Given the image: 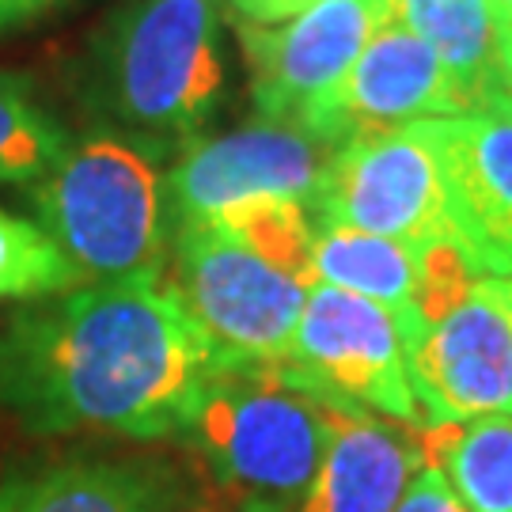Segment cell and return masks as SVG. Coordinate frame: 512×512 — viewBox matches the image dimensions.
Masks as SVG:
<instances>
[{
  "mask_svg": "<svg viewBox=\"0 0 512 512\" xmlns=\"http://www.w3.org/2000/svg\"><path fill=\"white\" fill-rule=\"evenodd\" d=\"M293 387L334 410H365L421 429L425 414L410 387L406 353L391 311L334 285L311 289L293 353L274 361Z\"/></svg>",
  "mask_w": 512,
  "mask_h": 512,
  "instance_id": "8992f818",
  "label": "cell"
},
{
  "mask_svg": "<svg viewBox=\"0 0 512 512\" xmlns=\"http://www.w3.org/2000/svg\"><path fill=\"white\" fill-rule=\"evenodd\" d=\"M395 512H471V509L459 501L452 482L440 475V471L421 467L418 475H414V482L406 486V494Z\"/></svg>",
  "mask_w": 512,
  "mask_h": 512,
  "instance_id": "7402d4cb",
  "label": "cell"
},
{
  "mask_svg": "<svg viewBox=\"0 0 512 512\" xmlns=\"http://www.w3.org/2000/svg\"><path fill=\"white\" fill-rule=\"evenodd\" d=\"M84 274L35 220L0 205V300H42L80 289Z\"/></svg>",
  "mask_w": 512,
  "mask_h": 512,
  "instance_id": "ffe728a7",
  "label": "cell"
},
{
  "mask_svg": "<svg viewBox=\"0 0 512 512\" xmlns=\"http://www.w3.org/2000/svg\"><path fill=\"white\" fill-rule=\"evenodd\" d=\"M164 152L156 141L114 129L92 133L23 190L35 224L84 281H164L171 232Z\"/></svg>",
  "mask_w": 512,
  "mask_h": 512,
  "instance_id": "3957f363",
  "label": "cell"
},
{
  "mask_svg": "<svg viewBox=\"0 0 512 512\" xmlns=\"http://www.w3.org/2000/svg\"><path fill=\"white\" fill-rule=\"evenodd\" d=\"M315 0H232L243 23H281V19L304 12Z\"/></svg>",
  "mask_w": 512,
  "mask_h": 512,
  "instance_id": "603a6c76",
  "label": "cell"
},
{
  "mask_svg": "<svg viewBox=\"0 0 512 512\" xmlns=\"http://www.w3.org/2000/svg\"><path fill=\"white\" fill-rule=\"evenodd\" d=\"M395 327L425 425L512 418V315L497 277L475 281L440 323H425L410 308Z\"/></svg>",
  "mask_w": 512,
  "mask_h": 512,
  "instance_id": "9c48e42d",
  "label": "cell"
},
{
  "mask_svg": "<svg viewBox=\"0 0 512 512\" xmlns=\"http://www.w3.org/2000/svg\"><path fill=\"white\" fill-rule=\"evenodd\" d=\"M467 114L444 61L433 46L418 38L406 23L387 12V19L368 38L338 88L308 110L300 126L327 137L342 148L349 137L384 133L425 118Z\"/></svg>",
  "mask_w": 512,
  "mask_h": 512,
  "instance_id": "8fae6325",
  "label": "cell"
},
{
  "mask_svg": "<svg viewBox=\"0 0 512 512\" xmlns=\"http://www.w3.org/2000/svg\"><path fill=\"white\" fill-rule=\"evenodd\" d=\"M391 0H315L304 12L270 23H243L239 42L251 69V99L262 118L304 122L353 69Z\"/></svg>",
  "mask_w": 512,
  "mask_h": 512,
  "instance_id": "30bf717a",
  "label": "cell"
},
{
  "mask_svg": "<svg viewBox=\"0 0 512 512\" xmlns=\"http://www.w3.org/2000/svg\"><path fill=\"white\" fill-rule=\"evenodd\" d=\"M183 486L133 459H65L0 482V512H179Z\"/></svg>",
  "mask_w": 512,
  "mask_h": 512,
  "instance_id": "5bb4252c",
  "label": "cell"
},
{
  "mask_svg": "<svg viewBox=\"0 0 512 512\" xmlns=\"http://www.w3.org/2000/svg\"><path fill=\"white\" fill-rule=\"evenodd\" d=\"M475 289V270L456 239L440 236L418 251V296L414 308L425 323H440L452 308H459Z\"/></svg>",
  "mask_w": 512,
  "mask_h": 512,
  "instance_id": "44dd1931",
  "label": "cell"
},
{
  "mask_svg": "<svg viewBox=\"0 0 512 512\" xmlns=\"http://www.w3.org/2000/svg\"><path fill=\"white\" fill-rule=\"evenodd\" d=\"M387 12L433 46L467 114H512L509 57L490 0H391Z\"/></svg>",
  "mask_w": 512,
  "mask_h": 512,
  "instance_id": "9a60e30c",
  "label": "cell"
},
{
  "mask_svg": "<svg viewBox=\"0 0 512 512\" xmlns=\"http://www.w3.org/2000/svg\"><path fill=\"white\" fill-rule=\"evenodd\" d=\"M167 289L220 368L285 361L308 300L300 281L262 262L217 224L179 228Z\"/></svg>",
  "mask_w": 512,
  "mask_h": 512,
  "instance_id": "5b68a950",
  "label": "cell"
},
{
  "mask_svg": "<svg viewBox=\"0 0 512 512\" xmlns=\"http://www.w3.org/2000/svg\"><path fill=\"white\" fill-rule=\"evenodd\" d=\"M509 80H512V73H509Z\"/></svg>",
  "mask_w": 512,
  "mask_h": 512,
  "instance_id": "4316f807",
  "label": "cell"
},
{
  "mask_svg": "<svg viewBox=\"0 0 512 512\" xmlns=\"http://www.w3.org/2000/svg\"><path fill=\"white\" fill-rule=\"evenodd\" d=\"M421 467V429L334 410L330 448L300 512H395Z\"/></svg>",
  "mask_w": 512,
  "mask_h": 512,
  "instance_id": "4fadbf2b",
  "label": "cell"
},
{
  "mask_svg": "<svg viewBox=\"0 0 512 512\" xmlns=\"http://www.w3.org/2000/svg\"><path fill=\"white\" fill-rule=\"evenodd\" d=\"M217 372L164 281L80 285L0 323V403L35 433L179 440Z\"/></svg>",
  "mask_w": 512,
  "mask_h": 512,
  "instance_id": "6da1fadb",
  "label": "cell"
},
{
  "mask_svg": "<svg viewBox=\"0 0 512 512\" xmlns=\"http://www.w3.org/2000/svg\"><path fill=\"white\" fill-rule=\"evenodd\" d=\"M437 118L349 137L334 152L315 194L319 224L429 247L444 232Z\"/></svg>",
  "mask_w": 512,
  "mask_h": 512,
  "instance_id": "52a82bcc",
  "label": "cell"
},
{
  "mask_svg": "<svg viewBox=\"0 0 512 512\" xmlns=\"http://www.w3.org/2000/svg\"><path fill=\"white\" fill-rule=\"evenodd\" d=\"M444 232L471 270L512 277V114L437 118Z\"/></svg>",
  "mask_w": 512,
  "mask_h": 512,
  "instance_id": "7c38bea8",
  "label": "cell"
},
{
  "mask_svg": "<svg viewBox=\"0 0 512 512\" xmlns=\"http://www.w3.org/2000/svg\"><path fill=\"white\" fill-rule=\"evenodd\" d=\"M315 281L334 285L342 293H357L391 311L399 319L414 308L418 296V251L384 236H368L353 228L319 224L315 228Z\"/></svg>",
  "mask_w": 512,
  "mask_h": 512,
  "instance_id": "e0dca14e",
  "label": "cell"
},
{
  "mask_svg": "<svg viewBox=\"0 0 512 512\" xmlns=\"http://www.w3.org/2000/svg\"><path fill=\"white\" fill-rule=\"evenodd\" d=\"M497 285H501V296H505V304H509V315H512V277H497Z\"/></svg>",
  "mask_w": 512,
  "mask_h": 512,
  "instance_id": "484cf974",
  "label": "cell"
},
{
  "mask_svg": "<svg viewBox=\"0 0 512 512\" xmlns=\"http://www.w3.org/2000/svg\"><path fill=\"white\" fill-rule=\"evenodd\" d=\"M57 4H61V0H0V31L23 27V23H31V19L46 16Z\"/></svg>",
  "mask_w": 512,
  "mask_h": 512,
  "instance_id": "cb8c5ba5",
  "label": "cell"
},
{
  "mask_svg": "<svg viewBox=\"0 0 512 512\" xmlns=\"http://www.w3.org/2000/svg\"><path fill=\"white\" fill-rule=\"evenodd\" d=\"M217 35V0H129L95 35L84 103L114 133L194 141L224 88Z\"/></svg>",
  "mask_w": 512,
  "mask_h": 512,
  "instance_id": "7a4b0ae2",
  "label": "cell"
},
{
  "mask_svg": "<svg viewBox=\"0 0 512 512\" xmlns=\"http://www.w3.org/2000/svg\"><path fill=\"white\" fill-rule=\"evenodd\" d=\"M490 12H494L497 35H501V46H505L509 73H512V0H490Z\"/></svg>",
  "mask_w": 512,
  "mask_h": 512,
  "instance_id": "d4e9b609",
  "label": "cell"
},
{
  "mask_svg": "<svg viewBox=\"0 0 512 512\" xmlns=\"http://www.w3.org/2000/svg\"><path fill=\"white\" fill-rule=\"evenodd\" d=\"M73 137L38 103L27 76L0 73V183L31 186L69 152Z\"/></svg>",
  "mask_w": 512,
  "mask_h": 512,
  "instance_id": "ac0fdd59",
  "label": "cell"
},
{
  "mask_svg": "<svg viewBox=\"0 0 512 512\" xmlns=\"http://www.w3.org/2000/svg\"><path fill=\"white\" fill-rule=\"evenodd\" d=\"M338 145L300 122L262 118L224 137H194L164 175L171 228H198L243 198H293L311 202L323 186Z\"/></svg>",
  "mask_w": 512,
  "mask_h": 512,
  "instance_id": "ba28073f",
  "label": "cell"
},
{
  "mask_svg": "<svg viewBox=\"0 0 512 512\" xmlns=\"http://www.w3.org/2000/svg\"><path fill=\"white\" fill-rule=\"evenodd\" d=\"M232 239H239L247 251H255L262 262H270L274 270L289 274L308 289L315 281V262H311V247H315V228H311L304 205L293 198H243V202L228 205L217 220Z\"/></svg>",
  "mask_w": 512,
  "mask_h": 512,
  "instance_id": "d6986e66",
  "label": "cell"
},
{
  "mask_svg": "<svg viewBox=\"0 0 512 512\" xmlns=\"http://www.w3.org/2000/svg\"><path fill=\"white\" fill-rule=\"evenodd\" d=\"M334 406L277 365L220 368L179 440L202 456L232 512H300L330 448Z\"/></svg>",
  "mask_w": 512,
  "mask_h": 512,
  "instance_id": "277c9868",
  "label": "cell"
},
{
  "mask_svg": "<svg viewBox=\"0 0 512 512\" xmlns=\"http://www.w3.org/2000/svg\"><path fill=\"white\" fill-rule=\"evenodd\" d=\"M421 459L471 512H512V418L421 425Z\"/></svg>",
  "mask_w": 512,
  "mask_h": 512,
  "instance_id": "2e32d148",
  "label": "cell"
}]
</instances>
